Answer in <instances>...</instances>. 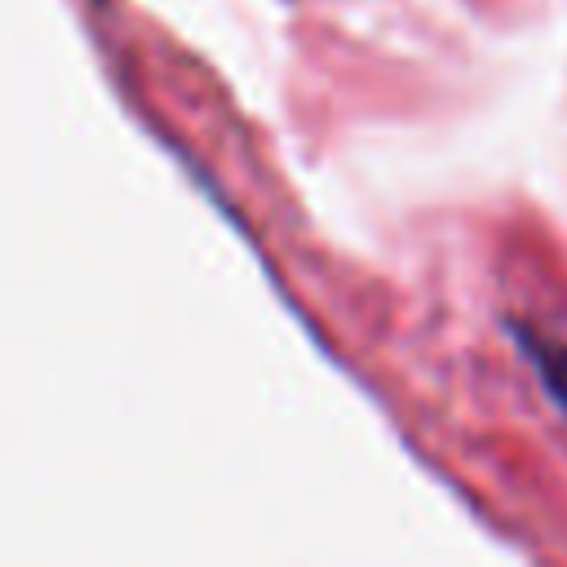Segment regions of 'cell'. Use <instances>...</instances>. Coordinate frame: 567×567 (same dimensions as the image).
Wrapping results in <instances>:
<instances>
[{
	"mask_svg": "<svg viewBox=\"0 0 567 567\" xmlns=\"http://www.w3.org/2000/svg\"><path fill=\"white\" fill-rule=\"evenodd\" d=\"M518 346L527 350V363L536 368L545 394L567 412V346L563 341H549L540 332H518Z\"/></svg>",
	"mask_w": 567,
	"mask_h": 567,
	"instance_id": "cell-1",
	"label": "cell"
}]
</instances>
